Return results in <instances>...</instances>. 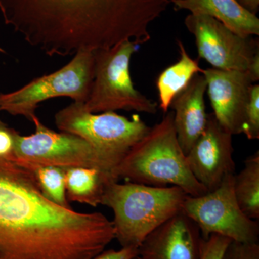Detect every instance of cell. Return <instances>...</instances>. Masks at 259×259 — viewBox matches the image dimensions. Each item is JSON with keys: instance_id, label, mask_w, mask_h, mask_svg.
<instances>
[{"instance_id": "obj_1", "label": "cell", "mask_w": 259, "mask_h": 259, "mask_svg": "<svg viewBox=\"0 0 259 259\" xmlns=\"http://www.w3.org/2000/svg\"><path fill=\"white\" fill-rule=\"evenodd\" d=\"M114 239L102 213L54 203L30 168L0 157V259H93Z\"/></svg>"}, {"instance_id": "obj_2", "label": "cell", "mask_w": 259, "mask_h": 259, "mask_svg": "<svg viewBox=\"0 0 259 259\" xmlns=\"http://www.w3.org/2000/svg\"><path fill=\"white\" fill-rule=\"evenodd\" d=\"M171 0H0L5 23L47 55L139 45Z\"/></svg>"}, {"instance_id": "obj_3", "label": "cell", "mask_w": 259, "mask_h": 259, "mask_svg": "<svg viewBox=\"0 0 259 259\" xmlns=\"http://www.w3.org/2000/svg\"><path fill=\"white\" fill-rule=\"evenodd\" d=\"M114 176L117 181L153 187L175 186L192 197L207 192L190 171L177 139L172 110L129 150L114 170Z\"/></svg>"}, {"instance_id": "obj_4", "label": "cell", "mask_w": 259, "mask_h": 259, "mask_svg": "<svg viewBox=\"0 0 259 259\" xmlns=\"http://www.w3.org/2000/svg\"><path fill=\"white\" fill-rule=\"evenodd\" d=\"M187 196L175 186L115 182L105 187L100 204L114 213L115 238L121 247L139 248L148 235L182 211Z\"/></svg>"}, {"instance_id": "obj_5", "label": "cell", "mask_w": 259, "mask_h": 259, "mask_svg": "<svg viewBox=\"0 0 259 259\" xmlns=\"http://www.w3.org/2000/svg\"><path fill=\"white\" fill-rule=\"evenodd\" d=\"M55 123L59 131L90 143L112 168L113 175L126 153L151 129L139 115H133L130 120L115 112L92 113L83 103L74 102L56 114Z\"/></svg>"}, {"instance_id": "obj_6", "label": "cell", "mask_w": 259, "mask_h": 259, "mask_svg": "<svg viewBox=\"0 0 259 259\" xmlns=\"http://www.w3.org/2000/svg\"><path fill=\"white\" fill-rule=\"evenodd\" d=\"M139 44L125 40L108 49L93 51L95 74L88 100L83 106L92 113L136 111L154 115L158 104L135 88L130 64Z\"/></svg>"}, {"instance_id": "obj_7", "label": "cell", "mask_w": 259, "mask_h": 259, "mask_svg": "<svg viewBox=\"0 0 259 259\" xmlns=\"http://www.w3.org/2000/svg\"><path fill=\"white\" fill-rule=\"evenodd\" d=\"M95 74L93 51H79L66 66L52 74L32 80L16 91L0 94V111L23 116L31 121L38 105L56 97H66L85 103Z\"/></svg>"}, {"instance_id": "obj_8", "label": "cell", "mask_w": 259, "mask_h": 259, "mask_svg": "<svg viewBox=\"0 0 259 259\" xmlns=\"http://www.w3.org/2000/svg\"><path fill=\"white\" fill-rule=\"evenodd\" d=\"M35 132L22 136L14 131V150L10 158L27 166L93 168L113 177L112 168L90 143L76 135L56 132L35 116ZM118 182V181H117Z\"/></svg>"}, {"instance_id": "obj_9", "label": "cell", "mask_w": 259, "mask_h": 259, "mask_svg": "<svg viewBox=\"0 0 259 259\" xmlns=\"http://www.w3.org/2000/svg\"><path fill=\"white\" fill-rule=\"evenodd\" d=\"M234 175H228L218 188L203 195H187L182 212L197 224L203 239L218 234L238 243H258V221L250 219L240 208L234 193Z\"/></svg>"}, {"instance_id": "obj_10", "label": "cell", "mask_w": 259, "mask_h": 259, "mask_svg": "<svg viewBox=\"0 0 259 259\" xmlns=\"http://www.w3.org/2000/svg\"><path fill=\"white\" fill-rule=\"evenodd\" d=\"M185 24L195 38L199 58L214 69L247 71L259 54L258 40L240 36L207 15H189Z\"/></svg>"}, {"instance_id": "obj_11", "label": "cell", "mask_w": 259, "mask_h": 259, "mask_svg": "<svg viewBox=\"0 0 259 259\" xmlns=\"http://www.w3.org/2000/svg\"><path fill=\"white\" fill-rule=\"evenodd\" d=\"M233 152V135L223 128L214 114H207L205 128L186 158L196 180L211 192L227 176L234 175Z\"/></svg>"}, {"instance_id": "obj_12", "label": "cell", "mask_w": 259, "mask_h": 259, "mask_svg": "<svg viewBox=\"0 0 259 259\" xmlns=\"http://www.w3.org/2000/svg\"><path fill=\"white\" fill-rule=\"evenodd\" d=\"M202 74L218 122L233 136L242 134L245 108L254 83L249 73L208 68Z\"/></svg>"}, {"instance_id": "obj_13", "label": "cell", "mask_w": 259, "mask_h": 259, "mask_svg": "<svg viewBox=\"0 0 259 259\" xmlns=\"http://www.w3.org/2000/svg\"><path fill=\"white\" fill-rule=\"evenodd\" d=\"M200 230L181 211L156 228L138 248L141 259H199Z\"/></svg>"}, {"instance_id": "obj_14", "label": "cell", "mask_w": 259, "mask_h": 259, "mask_svg": "<svg viewBox=\"0 0 259 259\" xmlns=\"http://www.w3.org/2000/svg\"><path fill=\"white\" fill-rule=\"evenodd\" d=\"M207 81L197 74L187 88L172 100L169 108L174 112V126L177 139L185 155L203 133L207 121L204 94Z\"/></svg>"}, {"instance_id": "obj_15", "label": "cell", "mask_w": 259, "mask_h": 259, "mask_svg": "<svg viewBox=\"0 0 259 259\" xmlns=\"http://www.w3.org/2000/svg\"><path fill=\"white\" fill-rule=\"evenodd\" d=\"M175 10H188L191 14L216 19L243 37L259 35V19L236 0H171Z\"/></svg>"}, {"instance_id": "obj_16", "label": "cell", "mask_w": 259, "mask_h": 259, "mask_svg": "<svg viewBox=\"0 0 259 259\" xmlns=\"http://www.w3.org/2000/svg\"><path fill=\"white\" fill-rule=\"evenodd\" d=\"M117 182L100 170L83 167L65 168V185L68 201L97 207L101 203L105 187Z\"/></svg>"}, {"instance_id": "obj_17", "label": "cell", "mask_w": 259, "mask_h": 259, "mask_svg": "<svg viewBox=\"0 0 259 259\" xmlns=\"http://www.w3.org/2000/svg\"><path fill=\"white\" fill-rule=\"evenodd\" d=\"M177 41L180 49V60L163 70L156 80L159 107L163 113L168 111L172 100L187 88L194 75L203 71L199 66L198 59H192L189 55L183 42L180 40Z\"/></svg>"}, {"instance_id": "obj_18", "label": "cell", "mask_w": 259, "mask_h": 259, "mask_svg": "<svg viewBox=\"0 0 259 259\" xmlns=\"http://www.w3.org/2000/svg\"><path fill=\"white\" fill-rule=\"evenodd\" d=\"M234 193L240 208L250 219H259V151L247 158L234 175Z\"/></svg>"}, {"instance_id": "obj_19", "label": "cell", "mask_w": 259, "mask_h": 259, "mask_svg": "<svg viewBox=\"0 0 259 259\" xmlns=\"http://www.w3.org/2000/svg\"><path fill=\"white\" fill-rule=\"evenodd\" d=\"M25 166L33 171L42 193L47 198L62 207L71 208L66 197L65 168L50 166Z\"/></svg>"}, {"instance_id": "obj_20", "label": "cell", "mask_w": 259, "mask_h": 259, "mask_svg": "<svg viewBox=\"0 0 259 259\" xmlns=\"http://www.w3.org/2000/svg\"><path fill=\"white\" fill-rule=\"evenodd\" d=\"M242 134L247 139H259V85L253 84L250 89L249 100L245 108Z\"/></svg>"}, {"instance_id": "obj_21", "label": "cell", "mask_w": 259, "mask_h": 259, "mask_svg": "<svg viewBox=\"0 0 259 259\" xmlns=\"http://www.w3.org/2000/svg\"><path fill=\"white\" fill-rule=\"evenodd\" d=\"M231 241L230 238L218 234L210 235L207 239L202 238L199 259H222Z\"/></svg>"}, {"instance_id": "obj_22", "label": "cell", "mask_w": 259, "mask_h": 259, "mask_svg": "<svg viewBox=\"0 0 259 259\" xmlns=\"http://www.w3.org/2000/svg\"><path fill=\"white\" fill-rule=\"evenodd\" d=\"M222 259H259V244L231 241Z\"/></svg>"}, {"instance_id": "obj_23", "label": "cell", "mask_w": 259, "mask_h": 259, "mask_svg": "<svg viewBox=\"0 0 259 259\" xmlns=\"http://www.w3.org/2000/svg\"><path fill=\"white\" fill-rule=\"evenodd\" d=\"M15 129L8 125L0 127V157L10 158L14 150Z\"/></svg>"}, {"instance_id": "obj_24", "label": "cell", "mask_w": 259, "mask_h": 259, "mask_svg": "<svg viewBox=\"0 0 259 259\" xmlns=\"http://www.w3.org/2000/svg\"><path fill=\"white\" fill-rule=\"evenodd\" d=\"M138 248H121V249L104 250L93 259H132L137 256Z\"/></svg>"}, {"instance_id": "obj_25", "label": "cell", "mask_w": 259, "mask_h": 259, "mask_svg": "<svg viewBox=\"0 0 259 259\" xmlns=\"http://www.w3.org/2000/svg\"><path fill=\"white\" fill-rule=\"evenodd\" d=\"M243 8L252 14L256 15L259 10V0H236Z\"/></svg>"}, {"instance_id": "obj_26", "label": "cell", "mask_w": 259, "mask_h": 259, "mask_svg": "<svg viewBox=\"0 0 259 259\" xmlns=\"http://www.w3.org/2000/svg\"><path fill=\"white\" fill-rule=\"evenodd\" d=\"M6 124L4 123L1 120H0V127H3V126H6Z\"/></svg>"}, {"instance_id": "obj_27", "label": "cell", "mask_w": 259, "mask_h": 259, "mask_svg": "<svg viewBox=\"0 0 259 259\" xmlns=\"http://www.w3.org/2000/svg\"><path fill=\"white\" fill-rule=\"evenodd\" d=\"M0 52H2V53H4L5 52V51L3 50V49H2V48H0Z\"/></svg>"}, {"instance_id": "obj_28", "label": "cell", "mask_w": 259, "mask_h": 259, "mask_svg": "<svg viewBox=\"0 0 259 259\" xmlns=\"http://www.w3.org/2000/svg\"><path fill=\"white\" fill-rule=\"evenodd\" d=\"M132 259H141V258H139V255H137V256L134 257V258H132Z\"/></svg>"}]
</instances>
